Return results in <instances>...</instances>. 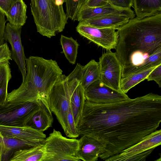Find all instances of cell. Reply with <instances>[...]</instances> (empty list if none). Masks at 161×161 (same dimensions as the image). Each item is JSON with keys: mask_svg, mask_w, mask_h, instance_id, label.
Instances as JSON below:
<instances>
[{"mask_svg": "<svg viewBox=\"0 0 161 161\" xmlns=\"http://www.w3.org/2000/svg\"><path fill=\"white\" fill-rule=\"evenodd\" d=\"M26 64L25 81L8 93L6 102L14 104L42 100L48 104L53 86L66 76L63 74L57 62L52 59L31 56L26 58Z\"/></svg>", "mask_w": 161, "mask_h": 161, "instance_id": "3", "label": "cell"}, {"mask_svg": "<svg viewBox=\"0 0 161 161\" xmlns=\"http://www.w3.org/2000/svg\"><path fill=\"white\" fill-rule=\"evenodd\" d=\"M3 139L8 152L13 149L19 147L29 148L41 145L45 139H24L6 136H3Z\"/></svg>", "mask_w": 161, "mask_h": 161, "instance_id": "26", "label": "cell"}, {"mask_svg": "<svg viewBox=\"0 0 161 161\" xmlns=\"http://www.w3.org/2000/svg\"><path fill=\"white\" fill-rule=\"evenodd\" d=\"M109 14L125 15L130 19L135 18L136 16L134 12L131 9H120L108 3L106 5L101 7H83L78 14L77 21L82 22L94 17Z\"/></svg>", "mask_w": 161, "mask_h": 161, "instance_id": "15", "label": "cell"}, {"mask_svg": "<svg viewBox=\"0 0 161 161\" xmlns=\"http://www.w3.org/2000/svg\"><path fill=\"white\" fill-rule=\"evenodd\" d=\"M81 36L107 51L114 49L118 35L114 28H97L79 22L76 28Z\"/></svg>", "mask_w": 161, "mask_h": 161, "instance_id": "10", "label": "cell"}, {"mask_svg": "<svg viewBox=\"0 0 161 161\" xmlns=\"http://www.w3.org/2000/svg\"><path fill=\"white\" fill-rule=\"evenodd\" d=\"M86 100L97 104L117 103L130 98L126 93L116 91L98 80L89 85L85 90Z\"/></svg>", "mask_w": 161, "mask_h": 161, "instance_id": "11", "label": "cell"}, {"mask_svg": "<svg viewBox=\"0 0 161 161\" xmlns=\"http://www.w3.org/2000/svg\"><path fill=\"white\" fill-rule=\"evenodd\" d=\"M161 144V130H156L142 140L106 161H145Z\"/></svg>", "mask_w": 161, "mask_h": 161, "instance_id": "7", "label": "cell"}, {"mask_svg": "<svg viewBox=\"0 0 161 161\" xmlns=\"http://www.w3.org/2000/svg\"><path fill=\"white\" fill-rule=\"evenodd\" d=\"M114 48L121 78L161 64V13L130 19L117 28Z\"/></svg>", "mask_w": 161, "mask_h": 161, "instance_id": "2", "label": "cell"}, {"mask_svg": "<svg viewBox=\"0 0 161 161\" xmlns=\"http://www.w3.org/2000/svg\"><path fill=\"white\" fill-rule=\"evenodd\" d=\"M70 95V105L76 126L81 116L86 98L80 80L71 72L67 76Z\"/></svg>", "mask_w": 161, "mask_h": 161, "instance_id": "13", "label": "cell"}, {"mask_svg": "<svg viewBox=\"0 0 161 161\" xmlns=\"http://www.w3.org/2000/svg\"><path fill=\"white\" fill-rule=\"evenodd\" d=\"M78 141L75 138H68L53 129L42 145L43 161H80L75 156Z\"/></svg>", "mask_w": 161, "mask_h": 161, "instance_id": "5", "label": "cell"}, {"mask_svg": "<svg viewBox=\"0 0 161 161\" xmlns=\"http://www.w3.org/2000/svg\"><path fill=\"white\" fill-rule=\"evenodd\" d=\"M98 63L101 81L109 87L122 92L120 82L122 67L115 53L109 51L103 53Z\"/></svg>", "mask_w": 161, "mask_h": 161, "instance_id": "9", "label": "cell"}, {"mask_svg": "<svg viewBox=\"0 0 161 161\" xmlns=\"http://www.w3.org/2000/svg\"><path fill=\"white\" fill-rule=\"evenodd\" d=\"M48 104L64 133L67 127V116L70 106V95L67 76L56 83L49 95Z\"/></svg>", "mask_w": 161, "mask_h": 161, "instance_id": "8", "label": "cell"}, {"mask_svg": "<svg viewBox=\"0 0 161 161\" xmlns=\"http://www.w3.org/2000/svg\"><path fill=\"white\" fill-rule=\"evenodd\" d=\"M109 3L118 8L130 9L133 5V0H109Z\"/></svg>", "mask_w": 161, "mask_h": 161, "instance_id": "31", "label": "cell"}, {"mask_svg": "<svg viewBox=\"0 0 161 161\" xmlns=\"http://www.w3.org/2000/svg\"><path fill=\"white\" fill-rule=\"evenodd\" d=\"M53 118L48 104L40 100V108L33 114L27 125L43 132L51 127Z\"/></svg>", "mask_w": 161, "mask_h": 161, "instance_id": "16", "label": "cell"}, {"mask_svg": "<svg viewBox=\"0 0 161 161\" xmlns=\"http://www.w3.org/2000/svg\"><path fill=\"white\" fill-rule=\"evenodd\" d=\"M26 9L27 6L23 0L17 1L5 15L7 20L12 25L22 27L27 18Z\"/></svg>", "mask_w": 161, "mask_h": 161, "instance_id": "21", "label": "cell"}, {"mask_svg": "<svg viewBox=\"0 0 161 161\" xmlns=\"http://www.w3.org/2000/svg\"><path fill=\"white\" fill-rule=\"evenodd\" d=\"M130 19L125 15L109 14L94 17L81 22L97 28H114L116 30L128 22Z\"/></svg>", "mask_w": 161, "mask_h": 161, "instance_id": "18", "label": "cell"}, {"mask_svg": "<svg viewBox=\"0 0 161 161\" xmlns=\"http://www.w3.org/2000/svg\"><path fill=\"white\" fill-rule=\"evenodd\" d=\"M156 67L121 78L120 82L121 91L126 94L130 89L145 80L149 74Z\"/></svg>", "mask_w": 161, "mask_h": 161, "instance_id": "23", "label": "cell"}, {"mask_svg": "<svg viewBox=\"0 0 161 161\" xmlns=\"http://www.w3.org/2000/svg\"><path fill=\"white\" fill-rule=\"evenodd\" d=\"M79 78L85 90L91 84L100 79L98 62L92 59L85 66L81 64L79 68Z\"/></svg>", "mask_w": 161, "mask_h": 161, "instance_id": "20", "label": "cell"}, {"mask_svg": "<svg viewBox=\"0 0 161 161\" xmlns=\"http://www.w3.org/2000/svg\"><path fill=\"white\" fill-rule=\"evenodd\" d=\"M161 121V96L150 93L121 102L97 104L86 99L77 125L79 136L105 145L99 158L105 160L154 132Z\"/></svg>", "mask_w": 161, "mask_h": 161, "instance_id": "1", "label": "cell"}, {"mask_svg": "<svg viewBox=\"0 0 161 161\" xmlns=\"http://www.w3.org/2000/svg\"><path fill=\"white\" fill-rule=\"evenodd\" d=\"M42 145L14 151L9 160L10 161H43L44 152Z\"/></svg>", "mask_w": 161, "mask_h": 161, "instance_id": "22", "label": "cell"}, {"mask_svg": "<svg viewBox=\"0 0 161 161\" xmlns=\"http://www.w3.org/2000/svg\"><path fill=\"white\" fill-rule=\"evenodd\" d=\"M9 64L7 63L0 64V105L7 101L8 83L12 78Z\"/></svg>", "mask_w": 161, "mask_h": 161, "instance_id": "25", "label": "cell"}, {"mask_svg": "<svg viewBox=\"0 0 161 161\" xmlns=\"http://www.w3.org/2000/svg\"><path fill=\"white\" fill-rule=\"evenodd\" d=\"M108 3L109 0H87L83 7H101L106 5Z\"/></svg>", "mask_w": 161, "mask_h": 161, "instance_id": "34", "label": "cell"}, {"mask_svg": "<svg viewBox=\"0 0 161 161\" xmlns=\"http://www.w3.org/2000/svg\"><path fill=\"white\" fill-rule=\"evenodd\" d=\"M0 132L3 136L24 139H45L43 132L30 126H11L0 125Z\"/></svg>", "mask_w": 161, "mask_h": 161, "instance_id": "17", "label": "cell"}, {"mask_svg": "<svg viewBox=\"0 0 161 161\" xmlns=\"http://www.w3.org/2000/svg\"><path fill=\"white\" fill-rule=\"evenodd\" d=\"M21 28L22 27L15 26L8 23L5 26L4 37L5 41L11 45L12 58L17 65L22 75V82H24L26 76V58L21 43Z\"/></svg>", "mask_w": 161, "mask_h": 161, "instance_id": "12", "label": "cell"}, {"mask_svg": "<svg viewBox=\"0 0 161 161\" xmlns=\"http://www.w3.org/2000/svg\"><path fill=\"white\" fill-rule=\"evenodd\" d=\"M87 0H63L65 3L66 14L68 18L77 20L78 13Z\"/></svg>", "mask_w": 161, "mask_h": 161, "instance_id": "27", "label": "cell"}, {"mask_svg": "<svg viewBox=\"0 0 161 161\" xmlns=\"http://www.w3.org/2000/svg\"><path fill=\"white\" fill-rule=\"evenodd\" d=\"M40 108V100L19 104L6 102L0 105V125L11 126H25Z\"/></svg>", "mask_w": 161, "mask_h": 161, "instance_id": "6", "label": "cell"}, {"mask_svg": "<svg viewBox=\"0 0 161 161\" xmlns=\"http://www.w3.org/2000/svg\"><path fill=\"white\" fill-rule=\"evenodd\" d=\"M20 0H0V9L5 15L14 3Z\"/></svg>", "mask_w": 161, "mask_h": 161, "instance_id": "33", "label": "cell"}, {"mask_svg": "<svg viewBox=\"0 0 161 161\" xmlns=\"http://www.w3.org/2000/svg\"><path fill=\"white\" fill-rule=\"evenodd\" d=\"M75 156L80 161H96L104 151L105 145L91 136L83 135L78 140Z\"/></svg>", "mask_w": 161, "mask_h": 161, "instance_id": "14", "label": "cell"}, {"mask_svg": "<svg viewBox=\"0 0 161 161\" xmlns=\"http://www.w3.org/2000/svg\"><path fill=\"white\" fill-rule=\"evenodd\" d=\"M133 5L139 19L161 13V0H133Z\"/></svg>", "mask_w": 161, "mask_h": 161, "instance_id": "19", "label": "cell"}, {"mask_svg": "<svg viewBox=\"0 0 161 161\" xmlns=\"http://www.w3.org/2000/svg\"><path fill=\"white\" fill-rule=\"evenodd\" d=\"M11 51L7 43L4 42L0 45V64L7 63L10 64V60H12Z\"/></svg>", "mask_w": 161, "mask_h": 161, "instance_id": "29", "label": "cell"}, {"mask_svg": "<svg viewBox=\"0 0 161 161\" xmlns=\"http://www.w3.org/2000/svg\"><path fill=\"white\" fill-rule=\"evenodd\" d=\"M3 139V136L0 132V161L3 157L8 153Z\"/></svg>", "mask_w": 161, "mask_h": 161, "instance_id": "35", "label": "cell"}, {"mask_svg": "<svg viewBox=\"0 0 161 161\" xmlns=\"http://www.w3.org/2000/svg\"><path fill=\"white\" fill-rule=\"evenodd\" d=\"M60 41L63 53L65 57L70 64H75L79 46V43L72 37H68L63 35H61Z\"/></svg>", "mask_w": 161, "mask_h": 161, "instance_id": "24", "label": "cell"}, {"mask_svg": "<svg viewBox=\"0 0 161 161\" xmlns=\"http://www.w3.org/2000/svg\"><path fill=\"white\" fill-rule=\"evenodd\" d=\"M6 22L5 15L0 9V45L4 42V34Z\"/></svg>", "mask_w": 161, "mask_h": 161, "instance_id": "32", "label": "cell"}, {"mask_svg": "<svg viewBox=\"0 0 161 161\" xmlns=\"http://www.w3.org/2000/svg\"><path fill=\"white\" fill-rule=\"evenodd\" d=\"M146 79L154 81L161 87V64L157 66L148 75Z\"/></svg>", "mask_w": 161, "mask_h": 161, "instance_id": "30", "label": "cell"}, {"mask_svg": "<svg viewBox=\"0 0 161 161\" xmlns=\"http://www.w3.org/2000/svg\"><path fill=\"white\" fill-rule=\"evenodd\" d=\"M56 2L57 5L60 6H63L64 3L63 0H55Z\"/></svg>", "mask_w": 161, "mask_h": 161, "instance_id": "36", "label": "cell"}, {"mask_svg": "<svg viewBox=\"0 0 161 161\" xmlns=\"http://www.w3.org/2000/svg\"><path fill=\"white\" fill-rule=\"evenodd\" d=\"M31 8L37 31L42 35L50 38L64 30L68 18L55 0H31Z\"/></svg>", "mask_w": 161, "mask_h": 161, "instance_id": "4", "label": "cell"}, {"mask_svg": "<svg viewBox=\"0 0 161 161\" xmlns=\"http://www.w3.org/2000/svg\"><path fill=\"white\" fill-rule=\"evenodd\" d=\"M66 136L70 138H76L79 136L71 111L69 107L67 116V127L65 132Z\"/></svg>", "mask_w": 161, "mask_h": 161, "instance_id": "28", "label": "cell"}]
</instances>
